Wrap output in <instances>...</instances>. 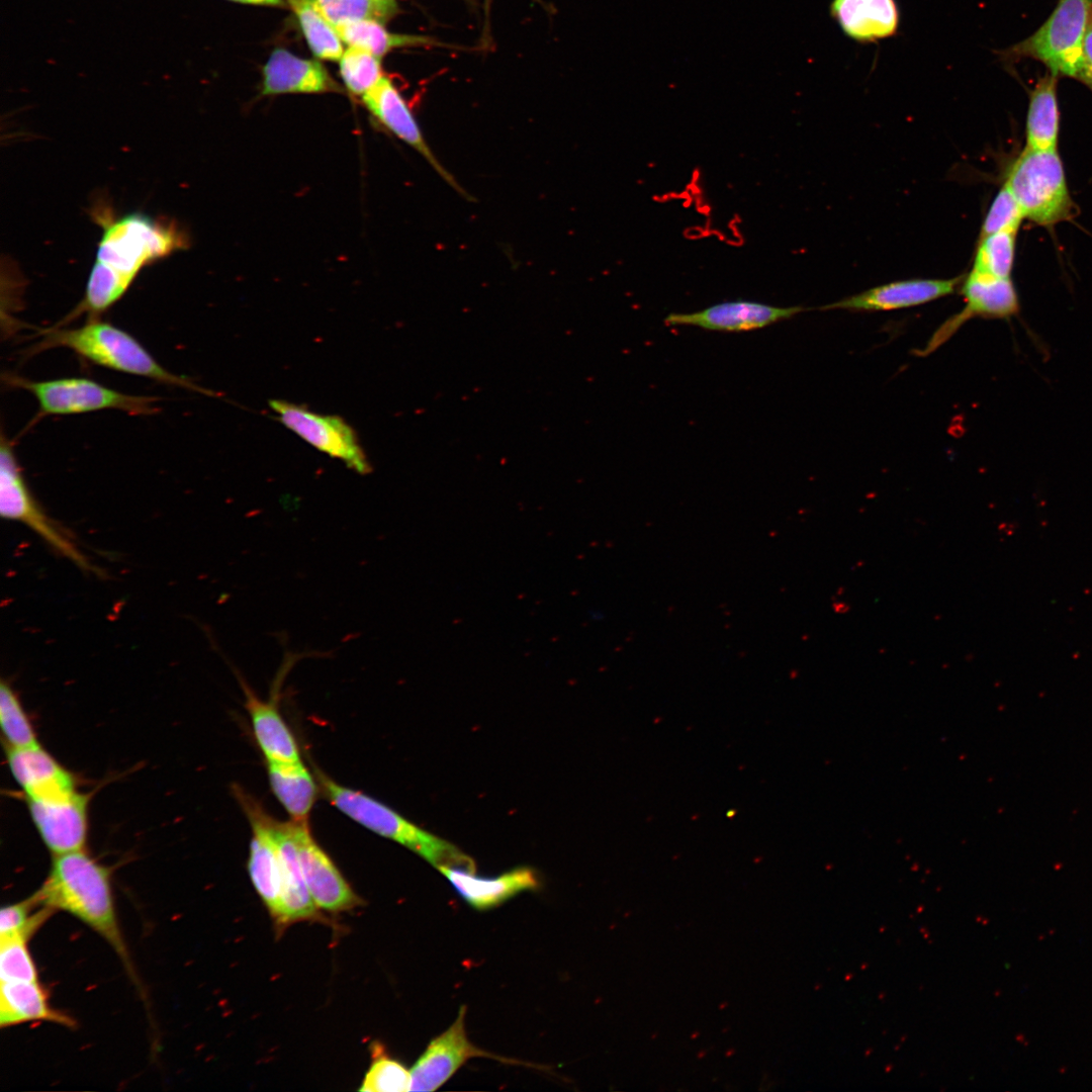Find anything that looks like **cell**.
Returning <instances> with one entry per match:
<instances>
[{
  "mask_svg": "<svg viewBox=\"0 0 1092 1092\" xmlns=\"http://www.w3.org/2000/svg\"><path fill=\"white\" fill-rule=\"evenodd\" d=\"M32 896L39 905L71 914L95 931L140 985L119 926L108 868L84 850L54 855L47 879Z\"/></svg>",
  "mask_w": 1092,
  "mask_h": 1092,
  "instance_id": "1",
  "label": "cell"
},
{
  "mask_svg": "<svg viewBox=\"0 0 1092 1092\" xmlns=\"http://www.w3.org/2000/svg\"><path fill=\"white\" fill-rule=\"evenodd\" d=\"M320 790L335 807L372 832L411 849L436 867L475 870L473 860L450 842L436 836L362 792L346 788L314 769Z\"/></svg>",
  "mask_w": 1092,
  "mask_h": 1092,
  "instance_id": "2",
  "label": "cell"
},
{
  "mask_svg": "<svg viewBox=\"0 0 1092 1092\" xmlns=\"http://www.w3.org/2000/svg\"><path fill=\"white\" fill-rule=\"evenodd\" d=\"M40 347H64L99 366L212 394L192 380L165 369L131 335L97 317H90L78 328L46 331Z\"/></svg>",
  "mask_w": 1092,
  "mask_h": 1092,
  "instance_id": "3",
  "label": "cell"
},
{
  "mask_svg": "<svg viewBox=\"0 0 1092 1092\" xmlns=\"http://www.w3.org/2000/svg\"><path fill=\"white\" fill-rule=\"evenodd\" d=\"M103 228L96 261L131 284L149 264L185 250V232L174 221L132 212L111 218L105 211L96 216Z\"/></svg>",
  "mask_w": 1092,
  "mask_h": 1092,
  "instance_id": "4",
  "label": "cell"
},
{
  "mask_svg": "<svg viewBox=\"0 0 1092 1092\" xmlns=\"http://www.w3.org/2000/svg\"><path fill=\"white\" fill-rule=\"evenodd\" d=\"M1092 19V0H1058L1046 20L1025 39L1000 53L1006 65L1024 59L1037 61L1048 72L1076 79Z\"/></svg>",
  "mask_w": 1092,
  "mask_h": 1092,
  "instance_id": "5",
  "label": "cell"
},
{
  "mask_svg": "<svg viewBox=\"0 0 1092 1092\" xmlns=\"http://www.w3.org/2000/svg\"><path fill=\"white\" fill-rule=\"evenodd\" d=\"M1004 184L1017 201L1024 219L1052 226L1076 213L1058 150L1024 148L1010 165Z\"/></svg>",
  "mask_w": 1092,
  "mask_h": 1092,
  "instance_id": "6",
  "label": "cell"
},
{
  "mask_svg": "<svg viewBox=\"0 0 1092 1092\" xmlns=\"http://www.w3.org/2000/svg\"><path fill=\"white\" fill-rule=\"evenodd\" d=\"M7 384L25 389L38 401L40 415H77L106 408L120 410L131 416L153 415L158 411L156 396L132 395L82 377L44 381L8 375Z\"/></svg>",
  "mask_w": 1092,
  "mask_h": 1092,
  "instance_id": "7",
  "label": "cell"
},
{
  "mask_svg": "<svg viewBox=\"0 0 1092 1092\" xmlns=\"http://www.w3.org/2000/svg\"><path fill=\"white\" fill-rule=\"evenodd\" d=\"M0 514L5 520L28 527L80 569L98 574V568L90 562L72 536L51 519L34 498L13 448L3 434L0 447Z\"/></svg>",
  "mask_w": 1092,
  "mask_h": 1092,
  "instance_id": "8",
  "label": "cell"
},
{
  "mask_svg": "<svg viewBox=\"0 0 1092 1092\" xmlns=\"http://www.w3.org/2000/svg\"><path fill=\"white\" fill-rule=\"evenodd\" d=\"M269 405L286 428L317 450L342 460L359 474L372 471L356 432L342 418L321 415L286 400L273 399Z\"/></svg>",
  "mask_w": 1092,
  "mask_h": 1092,
  "instance_id": "9",
  "label": "cell"
},
{
  "mask_svg": "<svg viewBox=\"0 0 1092 1092\" xmlns=\"http://www.w3.org/2000/svg\"><path fill=\"white\" fill-rule=\"evenodd\" d=\"M960 286L965 307L938 328L919 355L933 352L971 318L1010 320L1020 311L1019 296L1011 278L971 270Z\"/></svg>",
  "mask_w": 1092,
  "mask_h": 1092,
  "instance_id": "10",
  "label": "cell"
},
{
  "mask_svg": "<svg viewBox=\"0 0 1092 1092\" xmlns=\"http://www.w3.org/2000/svg\"><path fill=\"white\" fill-rule=\"evenodd\" d=\"M361 100L382 128L417 151L457 193L471 199L454 176L440 163L405 99L387 77H383Z\"/></svg>",
  "mask_w": 1092,
  "mask_h": 1092,
  "instance_id": "11",
  "label": "cell"
},
{
  "mask_svg": "<svg viewBox=\"0 0 1092 1092\" xmlns=\"http://www.w3.org/2000/svg\"><path fill=\"white\" fill-rule=\"evenodd\" d=\"M466 1006L462 1005L455 1021L428 1044L411 1070L410 1091H434L447 1082L469 1059L487 1057L504 1063L517 1061L491 1055L475 1046L466 1035Z\"/></svg>",
  "mask_w": 1092,
  "mask_h": 1092,
  "instance_id": "12",
  "label": "cell"
},
{
  "mask_svg": "<svg viewBox=\"0 0 1092 1092\" xmlns=\"http://www.w3.org/2000/svg\"><path fill=\"white\" fill-rule=\"evenodd\" d=\"M250 821L253 836L250 842L248 871L257 893L277 923L281 914V871L271 817L260 804L242 790H235Z\"/></svg>",
  "mask_w": 1092,
  "mask_h": 1092,
  "instance_id": "13",
  "label": "cell"
},
{
  "mask_svg": "<svg viewBox=\"0 0 1092 1092\" xmlns=\"http://www.w3.org/2000/svg\"><path fill=\"white\" fill-rule=\"evenodd\" d=\"M302 874L314 903L329 911H343L360 902L330 856L312 837L308 822L291 820Z\"/></svg>",
  "mask_w": 1092,
  "mask_h": 1092,
  "instance_id": "14",
  "label": "cell"
},
{
  "mask_svg": "<svg viewBox=\"0 0 1092 1092\" xmlns=\"http://www.w3.org/2000/svg\"><path fill=\"white\" fill-rule=\"evenodd\" d=\"M41 840L54 855L83 850L88 833L89 796L79 792L49 801L27 800Z\"/></svg>",
  "mask_w": 1092,
  "mask_h": 1092,
  "instance_id": "15",
  "label": "cell"
},
{
  "mask_svg": "<svg viewBox=\"0 0 1092 1092\" xmlns=\"http://www.w3.org/2000/svg\"><path fill=\"white\" fill-rule=\"evenodd\" d=\"M804 310L802 306L782 307L736 299L693 312H671L664 323L667 326H692L718 332H747L789 320Z\"/></svg>",
  "mask_w": 1092,
  "mask_h": 1092,
  "instance_id": "16",
  "label": "cell"
},
{
  "mask_svg": "<svg viewBox=\"0 0 1092 1092\" xmlns=\"http://www.w3.org/2000/svg\"><path fill=\"white\" fill-rule=\"evenodd\" d=\"M964 276L908 279L873 287L822 307L852 311H885L924 304L952 294Z\"/></svg>",
  "mask_w": 1092,
  "mask_h": 1092,
  "instance_id": "17",
  "label": "cell"
},
{
  "mask_svg": "<svg viewBox=\"0 0 1092 1092\" xmlns=\"http://www.w3.org/2000/svg\"><path fill=\"white\" fill-rule=\"evenodd\" d=\"M7 762L26 800L49 801L76 793L73 775L40 745L7 748Z\"/></svg>",
  "mask_w": 1092,
  "mask_h": 1092,
  "instance_id": "18",
  "label": "cell"
},
{
  "mask_svg": "<svg viewBox=\"0 0 1092 1092\" xmlns=\"http://www.w3.org/2000/svg\"><path fill=\"white\" fill-rule=\"evenodd\" d=\"M456 892L471 907L487 910L500 905L510 898L540 887L536 872L529 867H519L496 877H480L475 870L457 867L438 869Z\"/></svg>",
  "mask_w": 1092,
  "mask_h": 1092,
  "instance_id": "19",
  "label": "cell"
},
{
  "mask_svg": "<svg viewBox=\"0 0 1092 1092\" xmlns=\"http://www.w3.org/2000/svg\"><path fill=\"white\" fill-rule=\"evenodd\" d=\"M342 92L320 62L299 58L285 49H275L262 70V96Z\"/></svg>",
  "mask_w": 1092,
  "mask_h": 1092,
  "instance_id": "20",
  "label": "cell"
},
{
  "mask_svg": "<svg viewBox=\"0 0 1092 1092\" xmlns=\"http://www.w3.org/2000/svg\"><path fill=\"white\" fill-rule=\"evenodd\" d=\"M271 830L277 845L281 871V914L277 925L314 919L317 915L300 867L290 822L271 818Z\"/></svg>",
  "mask_w": 1092,
  "mask_h": 1092,
  "instance_id": "21",
  "label": "cell"
},
{
  "mask_svg": "<svg viewBox=\"0 0 1092 1092\" xmlns=\"http://www.w3.org/2000/svg\"><path fill=\"white\" fill-rule=\"evenodd\" d=\"M829 12L841 31L860 43L891 37L900 25L896 0H832Z\"/></svg>",
  "mask_w": 1092,
  "mask_h": 1092,
  "instance_id": "22",
  "label": "cell"
},
{
  "mask_svg": "<svg viewBox=\"0 0 1092 1092\" xmlns=\"http://www.w3.org/2000/svg\"><path fill=\"white\" fill-rule=\"evenodd\" d=\"M253 732L266 761H301L297 742L275 703L264 702L240 679Z\"/></svg>",
  "mask_w": 1092,
  "mask_h": 1092,
  "instance_id": "23",
  "label": "cell"
},
{
  "mask_svg": "<svg viewBox=\"0 0 1092 1092\" xmlns=\"http://www.w3.org/2000/svg\"><path fill=\"white\" fill-rule=\"evenodd\" d=\"M33 1021L74 1026L71 1017L51 1006L48 994L38 981L1 982L0 1026L4 1028Z\"/></svg>",
  "mask_w": 1092,
  "mask_h": 1092,
  "instance_id": "24",
  "label": "cell"
},
{
  "mask_svg": "<svg viewBox=\"0 0 1092 1092\" xmlns=\"http://www.w3.org/2000/svg\"><path fill=\"white\" fill-rule=\"evenodd\" d=\"M1058 77L1046 73L1029 92L1025 122V148L1038 151L1058 150L1060 108Z\"/></svg>",
  "mask_w": 1092,
  "mask_h": 1092,
  "instance_id": "25",
  "label": "cell"
},
{
  "mask_svg": "<svg viewBox=\"0 0 1092 1092\" xmlns=\"http://www.w3.org/2000/svg\"><path fill=\"white\" fill-rule=\"evenodd\" d=\"M270 787L277 800L296 822H307L317 791L313 776L302 761H267Z\"/></svg>",
  "mask_w": 1092,
  "mask_h": 1092,
  "instance_id": "26",
  "label": "cell"
},
{
  "mask_svg": "<svg viewBox=\"0 0 1092 1092\" xmlns=\"http://www.w3.org/2000/svg\"><path fill=\"white\" fill-rule=\"evenodd\" d=\"M343 42L349 47L364 49L381 58L399 48L444 46L428 35L393 33L382 22L363 19L335 27Z\"/></svg>",
  "mask_w": 1092,
  "mask_h": 1092,
  "instance_id": "27",
  "label": "cell"
},
{
  "mask_svg": "<svg viewBox=\"0 0 1092 1092\" xmlns=\"http://www.w3.org/2000/svg\"><path fill=\"white\" fill-rule=\"evenodd\" d=\"M296 16L306 42L320 59L340 60L344 51L335 27L309 0H286Z\"/></svg>",
  "mask_w": 1092,
  "mask_h": 1092,
  "instance_id": "28",
  "label": "cell"
},
{
  "mask_svg": "<svg viewBox=\"0 0 1092 1092\" xmlns=\"http://www.w3.org/2000/svg\"><path fill=\"white\" fill-rule=\"evenodd\" d=\"M334 26L373 19L386 22L398 13L394 0H309Z\"/></svg>",
  "mask_w": 1092,
  "mask_h": 1092,
  "instance_id": "29",
  "label": "cell"
},
{
  "mask_svg": "<svg viewBox=\"0 0 1092 1092\" xmlns=\"http://www.w3.org/2000/svg\"><path fill=\"white\" fill-rule=\"evenodd\" d=\"M1017 232L1005 231L979 238L972 270L1011 278Z\"/></svg>",
  "mask_w": 1092,
  "mask_h": 1092,
  "instance_id": "30",
  "label": "cell"
},
{
  "mask_svg": "<svg viewBox=\"0 0 1092 1092\" xmlns=\"http://www.w3.org/2000/svg\"><path fill=\"white\" fill-rule=\"evenodd\" d=\"M340 75L346 89L362 97L383 77L380 58L357 47H349L340 58Z\"/></svg>",
  "mask_w": 1092,
  "mask_h": 1092,
  "instance_id": "31",
  "label": "cell"
},
{
  "mask_svg": "<svg viewBox=\"0 0 1092 1092\" xmlns=\"http://www.w3.org/2000/svg\"><path fill=\"white\" fill-rule=\"evenodd\" d=\"M0 724L7 748L39 745L18 697L5 680H2L0 685Z\"/></svg>",
  "mask_w": 1092,
  "mask_h": 1092,
  "instance_id": "32",
  "label": "cell"
},
{
  "mask_svg": "<svg viewBox=\"0 0 1092 1092\" xmlns=\"http://www.w3.org/2000/svg\"><path fill=\"white\" fill-rule=\"evenodd\" d=\"M55 911L39 905L33 896L2 907L0 937L22 936L28 940Z\"/></svg>",
  "mask_w": 1092,
  "mask_h": 1092,
  "instance_id": "33",
  "label": "cell"
},
{
  "mask_svg": "<svg viewBox=\"0 0 1092 1092\" xmlns=\"http://www.w3.org/2000/svg\"><path fill=\"white\" fill-rule=\"evenodd\" d=\"M22 936L0 937V981H38L37 969Z\"/></svg>",
  "mask_w": 1092,
  "mask_h": 1092,
  "instance_id": "34",
  "label": "cell"
},
{
  "mask_svg": "<svg viewBox=\"0 0 1092 1092\" xmlns=\"http://www.w3.org/2000/svg\"><path fill=\"white\" fill-rule=\"evenodd\" d=\"M411 1071L399 1062L379 1056L365 1075L360 1091L406 1092L411 1088Z\"/></svg>",
  "mask_w": 1092,
  "mask_h": 1092,
  "instance_id": "35",
  "label": "cell"
},
{
  "mask_svg": "<svg viewBox=\"0 0 1092 1092\" xmlns=\"http://www.w3.org/2000/svg\"><path fill=\"white\" fill-rule=\"evenodd\" d=\"M1023 219L1017 201L1003 183L986 213L979 238L1005 231L1018 232Z\"/></svg>",
  "mask_w": 1092,
  "mask_h": 1092,
  "instance_id": "36",
  "label": "cell"
},
{
  "mask_svg": "<svg viewBox=\"0 0 1092 1092\" xmlns=\"http://www.w3.org/2000/svg\"><path fill=\"white\" fill-rule=\"evenodd\" d=\"M1076 80L1092 92V19L1085 37L1083 60Z\"/></svg>",
  "mask_w": 1092,
  "mask_h": 1092,
  "instance_id": "37",
  "label": "cell"
},
{
  "mask_svg": "<svg viewBox=\"0 0 1092 1092\" xmlns=\"http://www.w3.org/2000/svg\"><path fill=\"white\" fill-rule=\"evenodd\" d=\"M229 1L243 3V4L272 6V7H283V8L288 6L286 0H229Z\"/></svg>",
  "mask_w": 1092,
  "mask_h": 1092,
  "instance_id": "38",
  "label": "cell"
}]
</instances>
